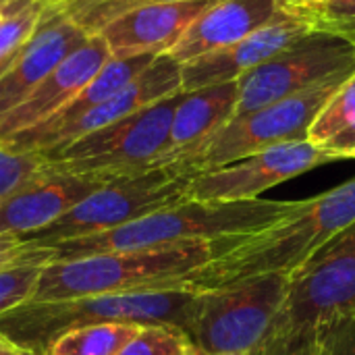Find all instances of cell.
Instances as JSON below:
<instances>
[{"instance_id":"1","label":"cell","mask_w":355,"mask_h":355,"mask_svg":"<svg viewBox=\"0 0 355 355\" xmlns=\"http://www.w3.org/2000/svg\"><path fill=\"white\" fill-rule=\"evenodd\" d=\"M352 223L355 177L324 193L300 200L293 212L260 231L218 241L216 256L185 279V289L202 293L258 277H289Z\"/></svg>"},{"instance_id":"2","label":"cell","mask_w":355,"mask_h":355,"mask_svg":"<svg viewBox=\"0 0 355 355\" xmlns=\"http://www.w3.org/2000/svg\"><path fill=\"white\" fill-rule=\"evenodd\" d=\"M297 202L245 200V202H196L152 212L106 233L62 241L50 248V264L79 260L98 254L144 252L196 241H223L260 231L297 208Z\"/></svg>"},{"instance_id":"3","label":"cell","mask_w":355,"mask_h":355,"mask_svg":"<svg viewBox=\"0 0 355 355\" xmlns=\"http://www.w3.org/2000/svg\"><path fill=\"white\" fill-rule=\"evenodd\" d=\"M200 293L189 289L108 293L64 302L23 304L0 316V331L19 347L37 354L64 333L92 324H137L177 329L187 337Z\"/></svg>"},{"instance_id":"4","label":"cell","mask_w":355,"mask_h":355,"mask_svg":"<svg viewBox=\"0 0 355 355\" xmlns=\"http://www.w3.org/2000/svg\"><path fill=\"white\" fill-rule=\"evenodd\" d=\"M218 241H196L144 252L98 254L42 268L29 304L108 293L185 289V279L216 256Z\"/></svg>"},{"instance_id":"5","label":"cell","mask_w":355,"mask_h":355,"mask_svg":"<svg viewBox=\"0 0 355 355\" xmlns=\"http://www.w3.org/2000/svg\"><path fill=\"white\" fill-rule=\"evenodd\" d=\"M181 96L183 92L83 135L60 150L40 154L42 166L58 175L104 181L158 168L168 150L171 125Z\"/></svg>"},{"instance_id":"6","label":"cell","mask_w":355,"mask_h":355,"mask_svg":"<svg viewBox=\"0 0 355 355\" xmlns=\"http://www.w3.org/2000/svg\"><path fill=\"white\" fill-rule=\"evenodd\" d=\"M287 291L285 275L202 291L187 331L191 355L260 354L275 333Z\"/></svg>"},{"instance_id":"7","label":"cell","mask_w":355,"mask_h":355,"mask_svg":"<svg viewBox=\"0 0 355 355\" xmlns=\"http://www.w3.org/2000/svg\"><path fill=\"white\" fill-rule=\"evenodd\" d=\"M193 175L177 166H158L141 175L108 179L89 196L77 202L52 225L21 235L35 248H48L71 239L106 233L152 212L177 206L187 200Z\"/></svg>"},{"instance_id":"8","label":"cell","mask_w":355,"mask_h":355,"mask_svg":"<svg viewBox=\"0 0 355 355\" xmlns=\"http://www.w3.org/2000/svg\"><path fill=\"white\" fill-rule=\"evenodd\" d=\"M347 77L349 75L333 77L302 94L235 116L198 150L168 166H177L196 177L275 146L306 141L316 116Z\"/></svg>"},{"instance_id":"9","label":"cell","mask_w":355,"mask_h":355,"mask_svg":"<svg viewBox=\"0 0 355 355\" xmlns=\"http://www.w3.org/2000/svg\"><path fill=\"white\" fill-rule=\"evenodd\" d=\"M354 71L355 46L352 42L333 33L312 31L239 79L235 116L250 114Z\"/></svg>"},{"instance_id":"10","label":"cell","mask_w":355,"mask_h":355,"mask_svg":"<svg viewBox=\"0 0 355 355\" xmlns=\"http://www.w3.org/2000/svg\"><path fill=\"white\" fill-rule=\"evenodd\" d=\"M345 314H355V223L289 275L275 331L320 329Z\"/></svg>"},{"instance_id":"11","label":"cell","mask_w":355,"mask_h":355,"mask_svg":"<svg viewBox=\"0 0 355 355\" xmlns=\"http://www.w3.org/2000/svg\"><path fill=\"white\" fill-rule=\"evenodd\" d=\"M337 158L312 141L275 146L227 166L191 177L187 200L196 202H245L258 200L264 191L295 179L308 171L331 164Z\"/></svg>"},{"instance_id":"12","label":"cell","mask_w":355,"mask_h":355,"mask_svg":"<svg viewBox=\"0 0 355 355\" xmlns=\"http://www.w3.org/2000/svg\"><path fill=\"white\" fill-rule=\"evenodd\" d=\"M183 92L181 83V62H177L171 54H160L154 62L137 75L125 89L104 100L102 104L89 108L79 119L50 131H23L6 141L10 150L29 152V154H46L60 150L75 139L89 135L102 127H108L129 114H135L164 98L177 96Z\"/></svg>"},{"instance_id":"13","label":"cell","mask_w":355,"mask_h":355,"mask_svg":"<svg viewBox=\"0 0 355 355\" xmlns=\"http://www.w3.org/2000/svg\"><path fill=\"white\" fill-rule=\"evenodd\" d=\"M312 31L314 23L310 10L281 6L279 12L266 25L250 33L241 42L181 64L183 92L239 81L243 75L264 64L268 58H272L275 54L289 48Z\"/></svg>"},{"instance_id":"14","label":"cell","mask_w":355,"mask_h":355,"mask_svg":"<svg viewBox=\"0 0 355 355\" xmlns=\"http://www.w3.org/2000/svg\"><path fill=\"white\" fill-rule=\"evenodd\" d=\"M89 40L81 27L58 10H48L29 44L0 75V123L79 46Z\"/></svg>"},{"instance_id":"15","label":"cell","mask_w":355,"mask_h":355,"mask_svg":"<svg viewBox=\"0 0 355 355\" xmlns=\"http://www.w3.org/2000/svg\"><path fill=\"white\" fill-rule=\"evenodd\" d=\"M214 2L216 0H189L139 6L108 21L98 35L106 42L112 58L168 54L189 25Z\"/></svg>"},{"instance_id":"16","label":"cell","mask_w":355,"mask_h":355,"mask_svg":"<svg viewBox=\"0 0 355 355\" xmlns=\"http://www.w3.org/2000/svg\"><path fill=\"white\" fill-rule=\"evenodd\" d=\"M112 58L106 42L96 33L71 52L31 94L0 123V144L60 112Z\"/></svg>"},{"instance_id":"17","label":"cell","mask_w":355,"mask_h":355,"mask_svg":"<svg viewBox=\"0 0 355 355\" xmlns=\"http://www.w3.org/2000/svg\"><path fill=\"white\" fill-rule=\"evenodd\" d=\"M104 179L40 173L0 202V233L27 235L64 216L77 202L100 187Z\"/></svg>"},{"instance_id":"18","label":"cell","mask_w":355,"mask_h":355,"mask_svg":"<svg viewBox=\"0 0 355 355\" xmlns=\"http://www.w3.org/2000/svg\"><path fill=\"white\" fill-rule=\"evenodd\" d=\"M279 8V0H216L189 25L168 54L185 64L225 50L266 25Z\"/></svg>"},{"instance_id":"19","label":"cell","mask_w":355,"mask_h":355,"mask_svg":"<svg viewBox=\"0 0 355 355\" xmlns=\"http://www.w3.org/2000/svg\"><path fill=\"white\" fill-rule=\"evenodd\" d=\"M237 100L239 81L183 92L173 116L168 150L160 158L158 166H168L183 160L204 141H208L235 116Z\"/></svg>"},{"instance_id":"20","label":"cell","mask_w":355,"mask_h":355,"mask_svg":"<svg viewBox=\"0 0 355 355\" xmlns=\"http://www.w3.org/2000/svg\"><path fill=\"white\" fill-rule=\"evenodd\" d=\"M154 58H156L154 54H139V56H129V58H110L96 73V77L60 112H56L48 121H44V123H40L27 131H50V129H58V127L79 119L89 108L102 104L104 100H108L114 94H119L121 89H125L137 75H141L154 62Z\"/></svg>"},{"instance_id":"21","label":"cell","mask_w":355,"mask_h":355,"mask_svg":"<svg viewBox=\"0 0 355 355\" xmlns=\"http://www.w3.org/2000/svg\"><path fill=\"white\" fill-rule=\"evenodd\" d=\"M308 141L329 150L337 160L352 158L355 150V71L316 116Z\"/></svg>"},{"instance_id":"22","label":"cell","mask_w":355,"mask_h":355,"mask_svg":"<svg viewBox=\"0 0 355 355\" xmlns=\"http://www.w3.org/2000/svg\"><path fill=\"white\" fill-rule=\"evenodd\" d=\"M146 327L137 324H92L64 333L46 355H119L123 347Z\"/></svg>"},{"instance_id":"23","label":"cell","mask_w":355,"mask_h":355,"mask_svg":"<svg viewBox=\"0 0 355 355\" xmlns=\"http://www.w3.org/2000/svg\"><path fill=\"white\" fill-rule=\"evenodd\" d=\"M48 8L37 0H15L0 21V64H8L42 25Z\"/></svg>"},{"instance_id":"24","label":"cell","mask_w":355,"mask_h":355,"mask_svg":"<svg viewBox=\"0 0 355 355\" xmlns=\"http://www.w3.org/2000/svg\"><path fill=\"white\" fill-rule=\"evenodd\" d=\"M168 2H189V0H79L62 15L81 27L85 33L96 35L108 21L116 19L123 12H129L148 4H168Z\"/></svg>"},{"instance_id":"25","label":"cell","mask_w":355,"mask_h":355,"mask_svg":"<svg viewBox=\"0 0 355 355\" xmlns=\"http://www.w3.org/2000/svg\"><path fill=\"white\" fill-rule=\"evenodd\" d=\"M189 339L166 327H146L141 329L119 355H191Z\"/></svg>"},{"instance_id":"26","label":"cell","mask_w":355,"mask_h":355,"mask_svg":"<svg viewBox=\"0 0 355 355\" xmlns=\"http://www.w3.org/2000/svg\"><path fill=\"white\" fill-rule=\"evenodd\" d=\"M46 264H21L0 272V316L29 304Z\"/></svg>"},{"instance_id":"27","label":"cell","mask_w":355,"mask_h":355,"mask_svg":"<svg viewBox=\"0 0 355 355\" xmlns=\"http://www.w3.org/2000/svg\"><path fill=\"white\" fill-rule=\"evenodd\" d=\"M42 168L40 154L17 152L0 144V202L19 189L23 183L33 179Z\"/></svg>"},{"instance_id":"28","label":"cell","mask_w":355,"mask_h":355,"mask_svg":"<svg viewBox=\"0 0 355 355\" xmlns=\"http://www.w3.org/2000/svg\"><path fill=\"white\" fill-rule=\"evenodd\" d=\"M310 15L314 31L333 33L355 46V0H329L318 8H312Z\"/></svg>"},{"instance_id":"29","label":"cell","mask_w":355,"mask_h":355,"mask_svg":"<svg viewBox=\"0 0 355 355\" xmlns=\"http://www.w3.org/2000/svg\"><path fill=\"white\" fill-rule=\"evenodd\" d=\"M320 329L275 331L258 355H318Z\"/></svg>"},{"instance_id":"30","label":"cell","mask_w":355,"mask_h":355,"mask_svg":"<svg viewBox=\"0 0 355 355\" xmlns=\"http://www.w3.org/2000/svg\"><path fill=\"white\" fill-rule=\"evenodd\" d=\"M21 264H50V248H35L19 235L0 233V272Z\"/></svg>"},{"instance_id":"31","label":"cell","mask_w":355,"mask_h":355,"mask_svg":"<svg viewBox=\"0 0 355 355\" xmlns=\"http://www.w3.org/2000/svg\"><path fill=\"white\" fill-rule=\"evenodd\" d=\"M318 355H355V314H345L320 327Z\"/></svg>"},{"instance_id":"32","label":"cell","mask_w":355,"mask_h":355,"mask_svg":"<svg viewBox=\"0 0 355 355\" xmlns=\"http://www.w3.org/2000/svg\"><path fill=\"white\" fill-rule=\"evenodd\" d=\"M40 4H44L48 10H58V12H62V10H67L69 6H73L75 2H79V0H37Z\"/></svg>"},{"instance_id":"33","label":"cell","mask_w":355,"mask_h":355,"mask_svg":"<svg viewBox=\"0 0 355 355\" xmlns=\"http://www.w3.org/2000/svg\"><path fill=\"white\" fill-rule=\"evenodd\" d=\"M0 355H19V345H15L2 331H0Z\"/></svg>"},{"instance_id":"34","label":"cell","mask_w":355,"mask_h":355,"mask_svg":"<svg viewBox=\"0 0 355 355\" xmlns=\"http://www.w3.org/2000/svg\"><path fill=\"white\" fill-rule=\"evenodd\" d=\"M279 4L285 6V8H302L304 0H279Z\"/></svg>"},{"instance_id":"35","label":"cell","mask_w":355,"mask_h":355,"mask_svg":"<svg viewBox=\"0 0 355 355\" xmlns=\"http://www.w3.org/2000/svg\"><path fill=\"white\" fill-rule=\"evenodd\" d=\"M12 4H15V0H0V21L6 17V12L10 10Z\"/></svg>"},{"instance_id":"36","label":"cell","mask_w":355,"mask_h":355,"mask_svg":"<svg viewBox=\"0 0 355 355\" xmlns=\"http://www.w3.org/2000/svg\"><path fill=\"white\" fill-rule=\"evenodd\" d=\"M329 0H304V6L302 8H308V10H312V8H318V6H322V4H327Z\"/></svg>"},{"instance_id":"37","label":"cell","mask_w":355,"mask_h":355,"mask_svg":"<svg viewBox=\"0 0 355 355\" xmlns=\"http://www.w3.org/2000/svg\"><path fill=\"white\" fill-rule=\"evenodd\" d=\"M19 355H44V354H37V352H33V349H25V347H19Z\"/></svg>"},{"instance_id":"38","label":"cell","mask_w":355,"mask_h":355,"mask_svg":"<svg viewBox=\"0 0 355 355\" xmlns=\"http://www.w3.org/2000/svg\"><path fill=\"white\" fill-rule=\"evenodd\" d=\"M10 62H12V60H10ZM10 62H8V64H10ZM8 64H0V75H2V73H4V71L8 69Z\"/></svg>"},{"instance_id":"39","label":"cell","mask_w":355,"mask_h":355,"mask_svg":"<svg viewBox=\"0 0 355 355\" xmlns=\"http://www.w3.org/2000/svg\"><path fill=\"white\" fill-rule=\"evenodd\" d=\"M218 355H254V354H218ZM258 355V354H256Z\"/></svg>"},{"instance_id":"40","label":"cell","mask_w":355,"mask_h":355,"mask_svg":"<svg viewBox=\"0 0 355 355\" xmlns=\"http://www.w3.org/2000/svg\"><path fill=\"white\" fill-rule=\"evenodd\" d=\"M352 158H355V150H354V154H352Z\"/></svg>"}]
</instances>
